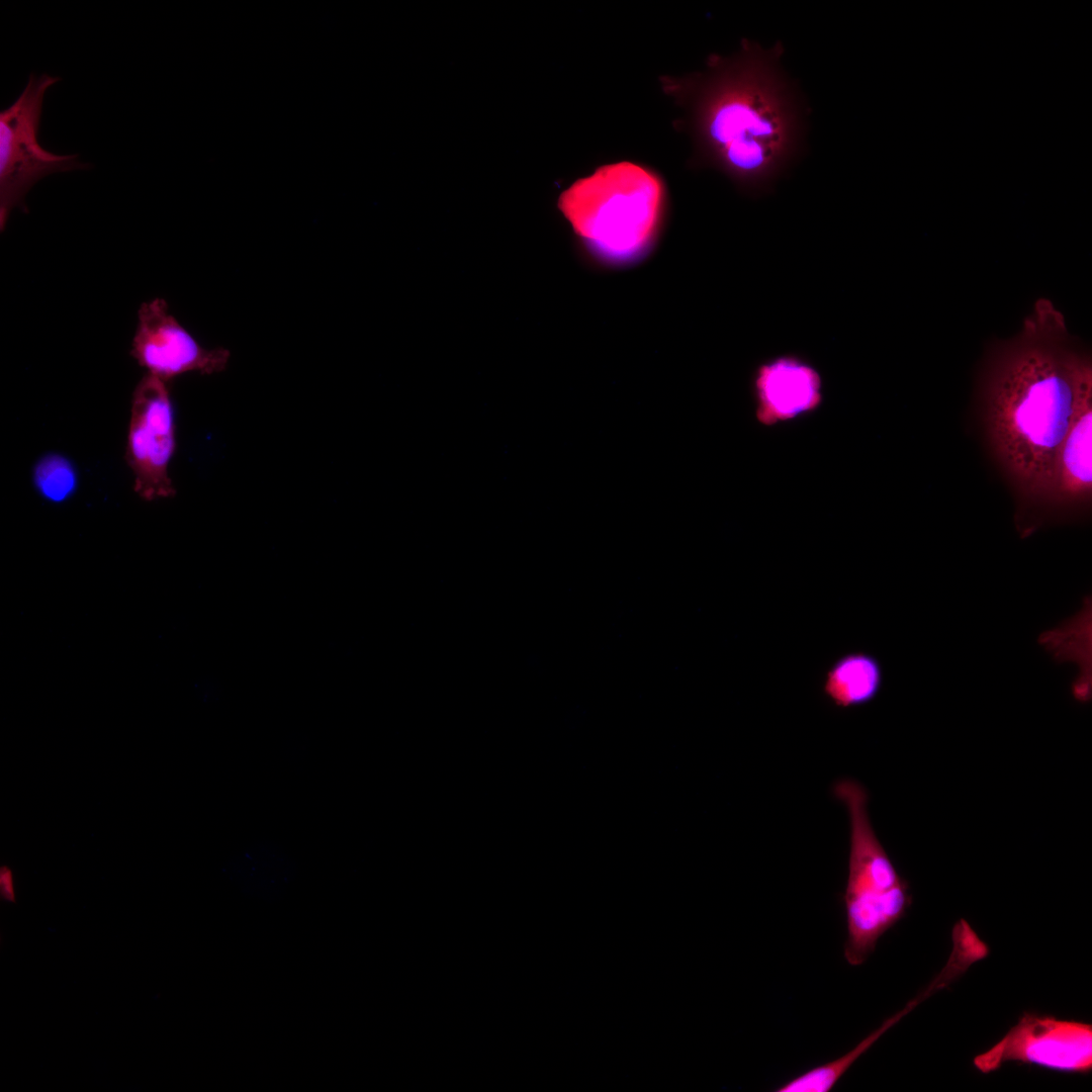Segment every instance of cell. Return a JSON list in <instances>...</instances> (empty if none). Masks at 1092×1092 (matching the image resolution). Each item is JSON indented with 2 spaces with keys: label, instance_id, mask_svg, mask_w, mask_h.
I'll list each match as a JSON object with an SVG mask.
<instances>
[{
  "label": "cell",
  "instance_id": "9",
  "mask_svg": "<svg viewBox=\"0 0 1092 1092\" xmlns=\"http://www.w3.org/2000/svg\"><path fill=\"white\" fill-rule=\"evenodd\" d=\"M1092 361L1083 368L1071 422L1058 451L1042 526L1086 517L1092 503Z\"/></svg>",
  "mask_w": 1092,
  "mask_h": 1092
},
{
  "label": "cell",
  "instance_id": "4",
  "mask_svg": "<svg viewBox=\"0 0 1092 1092\" xmlns=\"http://www.w3.org/2000/svg\"><path fill=\"white\" fill-rule=\"evenodd\" d=\"M833 794L846 806L850 822L843 896L847 928L844 958L856 967L873 953L880 937L906 915L912 895L908 882L876 835L866 789L854 780L844 779L835 783Z\"/></svg>",
  "mask_w": 1092,
  "mask_h": 1092
},
{
  "label": "cell",
  "instance_id": "14",
  "mask_svg": "<svg viewBox=\"0 0 1092 1092\" xmlns=\"http://www.w3.org/2000/svg\"><path fill=\"white\" fill-rule=\"evenodd\" d=\"M37 492L52 503H62L71 497L78 486L75 467L60 454H48L37 461L32 473Z\"/></svg>",
  "mask_w": 1092,
  "mask_h": 1092
},
{
  "label": "cell",
  "instance_id": "8",
  "mask_svg": "<svg viewBox=\"0 0 1092 1092\" xmlns=\"http://www.w3.org/2000/svg\"><path fill=\"white\" fill-rule=\"evenodd\" d=\"M130 355L147 374L167 383L187 372H221L231 357L225 348L202 347L170 312L167 301L161 297L140 305Z\"/></svg>",
  "mask_w": 1092,
  "mask_h": 1092
},
{
  "label": "cell",
  "instance_id": "5",
  "mask_svg": "<svg viewBox=\"0 0 1092 1092\" xmlns=\"http://www.w3.org/2000/svg\"><path fill=\"white\" fill-rule=\"evenodd\" d=\"M60 77L30 74L18 98L0 113V228L5 230L15 207L27 212L25 196L41 178L85 169L77 155H57L38 144V127L47 90Z\"/></svg>",
  "mask_w": 1092,
  "mask_h": 1092
},
{
  "label": "cell",
  "instance_id": "3",
  "mask_svg": "<svg viewBox=\"0 0 1092 1092\" xmlns=\"http://www.w3.org/2000/svg\"><path fill=\"white\" fill-rule=\"evenodd\" d=\"M662 199L656 176L639 165L620 162L572 183L560 194L558 207L596 255L626 263L641 256L652 242Z\"/></svg>",
  "mask_w": 1092,
  "mask_h": 1092
},
{
  "label": "cell",
  "instance_id": "12",
  "mask_svg": "<svg viewBox=\"0 0 1092 1092\" xmlns=\"http://www.w3.org/2000/svg\"><path fill=\"white\" fill-rule=\"evenodd\" d=\"M952 978L946 970H942L923 993L908 1003L901 1011L888 1018L869 1036L862 1039L855 1048L844 1056L819 1066H816L784 1083L776 1089L778 1092H828L840 1080L843 1074L850 1068L853 1062L860 1057L876 1040L889 1028L896 1024L904 1015L910 1012L925 997L935 990L943 988Z\"/></svg>",
  "mask_w": 1092,
  "mask_h": 1092
},
{
  "label": "cell",
  "instance_id": "15",
  "mask_svg": "<svg viewBox=\"0 0 1092 1092\" xmlns=\"http://www.w3.org/2000/svg\"><path fill=\"white\" fill-rule=\"evenodd\" d=\"M0 893L4 900H15L13 873L8 867H2L0 870Z\"/></svg>",
  "mask_w": 1092,
  "mask_h": 1092
},
{
  "label": "cell",
  "instance_id": "11",
  "mask_svg": "<svg viewBox=\"0 0 1092 1092\" xmlns=\"http://www.w3.org/2000/svg\"><path fill=\"white\" fill-rule=\"evenodd\" d=\"M883 685V668L879 659L864 651H852L838 657L827 669L824 695L842 709L872 702Z\"/></svg>",
  "mask_w": 1092,
  "mask_h": 1092
},
{
  "label": "cell",
  "instance_id": "7",
  "mask_svg": "<svg viewBox=\"0 0 1092 1092\" xmlns=\"http://www.w3.org/2000/svg\"><path fill=\"white\" fill-rule=\"evenodd\" d=\"M1009 1062L1063 1073H1090L1092 1025L1024 1013L996 1044L975 1057L974 1066L988 1074Z\"/></svg>",
  "mask_w": 1092,
  "mask_h": 1092
},
{
  "label": "cell",
  "instance_id": "2",
  "mask_svg": "<svg viewBox=\"0 0 1092 1092\" xmlns=\"http://www.w3.org/2000/svg\"><path fill=\"white\" fill-rule=\"evenodd\" d=\"M782 56L779 42H745L710 76L698 107L706 157L754 195L772 189L805 143L807 108Z\"/></svg>",
  "mask_w": 1092,
  "mask_h": 1092
},
{
  "label": "cell",
  "instance_id": "1",
  "mask_svg": "<svg viewBox=\"0 0 1092 1092\" xmlns=\"http://www.w3.org/2000/svg\"><path fill=\"white\" fill-rule=\"evenodd\" d=\"M1091 355L1065 316L1038 299L1019 331L988 347L976 396L984 439L1015 502L1022 538L1042 527L1053 470Z\"/></svg>",
  "mask_w": 1092,
  "mask_h": 1092
},
{
  "label": "cell",
  "instance_id": "13",
  "mask_svg": "<svg viewBox=\"0 0 1092 1092\" xmlns=\"http://www.w3.org/2000/svg\"><path fill=\"white\" fill-rule=\"evenodd\" d=\"M247 889L257 895L278 893L290 881L289 857L272 843L257 844L247 850Z\"/></svg>",
  "mask_w": 1092,
  "mask_h": 1092
},
{
  "label": "cell",
  "instance_id": "10",
  "mask_svg": "<svg viewBox=\"0 0 1092 1092\" xmlns=\"http://www.w3.org/2000/svg\"><path fill=\"white\" fill-rule=\"evenodd\" d=\"M756 421L764 427L809 417L824 401L823 378L805 356L784 353L759 362L751 375Z\"/></svg>",
  "mask_w": 1092,
  "mask_h": 1092
},
{
  "label": "cell",
  "instance_id": "6",
  "mask_svg": "<svg viewBox=\"0 0 1092 1092\" xmlns=\"http://www.w3.org/2000/svg\"><path fill=\"white\" fill-rule=\"evenodd\" d=\"M176 449L174 408L167 382L146 374L131 399L125 460L134 492L144 500L172 497L169 463Z\"/></svg>",
  "mask_w": 1092,
  "mask_h": 1092
}]
</instances>
